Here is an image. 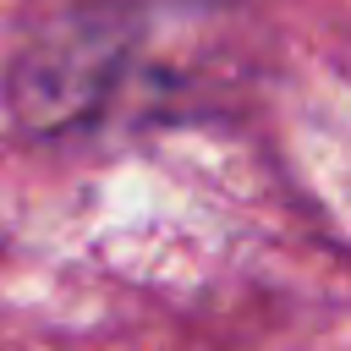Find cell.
Instances as JSON below:
<instances>
[{
	"label": "cell",
	"instance_id": "6da1fadb",
	"mask_svg": "<svg viewBox=\"0 0 351 351\" xmlns=\"http://www.w3.org/2000/svg\"><path fill=\"white\" fill-rule=\"evenodd\" d=\"M186 0H77L44 16L11 60L5 99L22 132L71 137L132 93L176 82L170 38Z\"/></svg>",
	"mask_w": 351,
	"mask_h": 351
}]
</instances>
